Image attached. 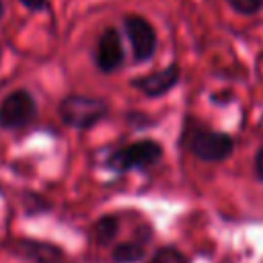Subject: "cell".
<instances>
[{
    "mask_svg": "<svg viewBox=\"0 0 263 263\" xmlns=\"http://www.w3.org/2000/svg\"><path fill=\"white\" fill-rule=\"evenodd\" d=\"M236 136L226 129H218L210 125L195 113H185L181 117L177 148L183 154L193 156L205 164H222L230 160L236 152Z\"/></svg>",
    "mask_w": 263,
    "mask_h": 263,
    "instance_id": "6da1fadb",
    "label": "cell"
},
{
    "mask_svg": "<svg viewBox=\"0 0 263 263\" xmlns=\"http://www.w3.org/2000/svg\"><path fill=\"white\" fill-rule=\"evenodd\" d=\"M162 160L164 146L152 136H142L132 142L113 146L101 160V166L113 177H123L136 171H150L158 166Z\"/></svg>",
    "mask_w": 263,
    "mask_h": 263,
    "instance_id": "7a4b0ae2",
    "label": "cell"
},
{
    "mask_svg": "<svg viewBox=\"0 0 263 263\" xmlns=\"http://www.w3.org/2000/svg\"><path fill=\"white\" fill-rule=\"evenodd\" d=\"M55 113L62 125L76 132H90L111 117V105L107 99L86 92H66L58 105Z\"/></svg>",
    "mask_w": 263,
    "mask_h": 263,
    "instance_id": "3957f363",
    "label": "cell"
},
{
    "mask_svg": "<svg viewBox=\"0 0 263 263\" xmlns=\"http://www.w3.org/2000/svg\"><path fill=\"white\" fill-rule=\"evenodd\" d=\"M121 35L129 45L134 66L148 64L156 55L160 39L154 23L148 16L140 12H125L121 16Z\"/></svg>",
    "mask_w": 263,
    "mask_h": 263,
    "instance_id": "277c9868",
    "label": "cell"
},
{
    "mask_svg": "<svg viewBox=\"0 0 263 263\" xmlns=\"http://www.w3.org/2000/svg\"><path fill=\"white\" fill-rule=\"evenodd\" d=\"M39 119V103L37 97L18 86L6 92L0 101V129L4 132H23L31 127Z\"/></svg>",
    "mask_w": 263,
    "mask_h": 263,
    "instance_id": "5b68a950",
    "label": "cell"
},
{
    "mask_svg": "<svg viewBox=\"0 0 263 263\" xmlns=\"http://www.w3.org/2000/svg\"><path fill=\"white\" fill-rule=\"evenodd\" d=\"M90 62L103 76L119 72L127 62V49L121 31L115 25H105L90 47Z\"/></svg>",
    "mask_w": 263,
    "mask_h": 263,
    "instance_id": "8992f818",
    "label": "cell"
},
{
    "mask_svg": "<svg viewBox=\"0 0 263 263\" xmlns=\"http://www.w3.org/2000/svg\"><path fill=\"white\" fill-rule=\"evenodd\" d=\"M181 82V66L179 62H168L166 66L158 70H150L144 74H136L127 80L129 88L140 92L142 97L150 101H158L166 95H171Z\"/></svg>",
    "mask_w": 263,
    "mask_h": 263,
    "instance_id": "52a82bcc",
    "label": "cell"
},
{
    "mask_svg": "<svg viewBox=\"0 0 263 263\" xmlns=\"http://www.w3.org/2000/svg\"><path fill=\"white\" fill-rule=\"evenodd\" d=\"M156 236V228L150 220L140 218V222L132 228L129 236L123 240H117L109 249L111 263H144L148 257V247L152 245Z\"/></svg>",
    "mask_w": 263,
    "mask_h": 263,
    "instance_id": "ba28073f",
    "label": "cell"
},
{
    "mask_svg": "<svg viewBox=\"0 0 263 263\" xmlns=\"http://www.w3.org/2000/svg\"><path fill=\"white\" fill-rule=\"evenodd\" d=\"M6 251L27 263H64L66 249L53 240L33 236H12L6 240Z\"/></svg>",
    "mask_w": 263,
    "mask_h": 263,
    "instance_id": "9c48e42d",
    "label": "cell"
},
{
    "mask_svg": "<svg viewBox=\"0 0 263 263\" xmlns=\"http://www.w3.org/2000/svg\"><path fill=\"white\" fill-rule=\"evenodd\" d=\"M123 230V212L99 214L88 226V238L99 249H111Z\"/></svg>",
    "mask_w": 263,
    "mask_h": 263,
    "instance_id": "30bf717a",
    "label": "cell"
},
{
    "mask_svg": "<svg viewBox=\"0 0 263 263\" xmlns=\"http://www.w3.org/2000/svg\"><path fill=\"white\" fill-rule=\"evenodd\" d=\"M144 263H193V261L179 245L164 242V245H158L152 253H148Z\"/></svg>",
    "mask_w": 263,
    "mask_h": 263,
    "instance_id": "8fae6325",
    "label": "cell"
},
{
    "mask_svg": "<svg viewBox=\"0 0 263 263\" xmlns=\"http://www.w3.org/2000/svg\"><path fill=\"white\" fill-rule=\"evenodd\" d=\"M53 212V201L39 193V191H31V189H25L23 193V214L27 218H37V216H45Z\"/></svg>",
    "mask_w": 263,
    "mask_h": 263,
    "instance_id": "7c38bea8",
    "label": "cell"
},
{
    "mask_svg": "<svg viewBox=\"0 0 263 263\" xmlns=\"http://www.w3.org/2000/svg\"><path fill=\"white\" fill-rule=\"evenodd\" d=\"M123 123L132 129V132H146L158 125V119L154 115H150L148 111L142 109H125L123 111Z\"/></svg>",
    "mask_w": 263,
    "mask_h": 263,
    "instance_id": "4fadbf2b",
    "label": "cell"
},
{
    "mask_svg": "<svg viewBox=\"0 0 263 263\" xmlns=\"http://www.w3.org/2000/svg\"><path fill=\"white\" fill-rule=\"evenodd\" d=\"M226 4L240 16H257L263 12V0H226Z\"/></svg>",
    "mask_w": 263,
    "mask_h": 263,
    "instance_id": "5bb4252c",
    "label": "cell"
},
{
    "mask_svg": "<svg viewBox=\"0 0 263 263\" xmlns=\"http://www.w3.org/2000/svg\"><path fill=\"white\" fill-rule=\"evenodd\" d=\"M253 173H255V179L263 185V142L257 146L253 154Z\"/></svg>",
    "mask_w": 263,
    "mask_h": 263,
    "instance_id": "9a60e30c",
    "label": "cell"
},
{
    "mask_svg": "<svg viewBox=\"0 0 263 263\" xmlns=\"http://www.w3.org/2000/svg\"><path fill=\"white\" fill-rule=\"evenodd\" d=\"M16 2L29 12H45L51 4V0H16Z\"/></svg>",
    "mask_w": 263,
    "mask_h": 263,
    "instance_id": "2e32d148",
    "label": "cell"
},
{
    "mask_svg": "<svg viewBox=\"0 0 263 263\" xmlns=\"http://www.w3.org/2000/svg\"><path fill=\"white\" fill-rule=\"evenodd\" d=\"M232 97H234V95H232L230 90H222V92H214V95L210 97V101H212L214 105H218V107H224V105L230 103Z\"/></svg>",
    "mask_w": 263,
    "mask_h": 263,
    "instance_id": "e0dca14e",
    "label": "cell"
},
{
    "mask_svg": "<svg viewBox=\"0 0 263 263\" xmlns=\"http://www.w3.org/2000/svg\"><path fill=\"white\" fill-rule=\"evenodd\" d=\"M4 14H6V4H4V0H0V21L4 18Z\"/></svg>",
    "mask_w": 263,
    "mask_h": 263,
    "instance_id": "ac0fdd59",
    "label": "cell"
},
{
    "mask_svg": "<svg viewBox=\"0 0 263 263\" xmlns=\"http://www.w3.org/2000/svg\"><path fill=\"white\" fill-rule=\"evenodd\" d=\"M2 55H4V51H2V45H0V64H2Z\"/></svg>",
    "mask_w": 263,
    "mask_h": 263,
    "instance_id": "d6986e66",
    "label": "cell"
}]
</instances>
